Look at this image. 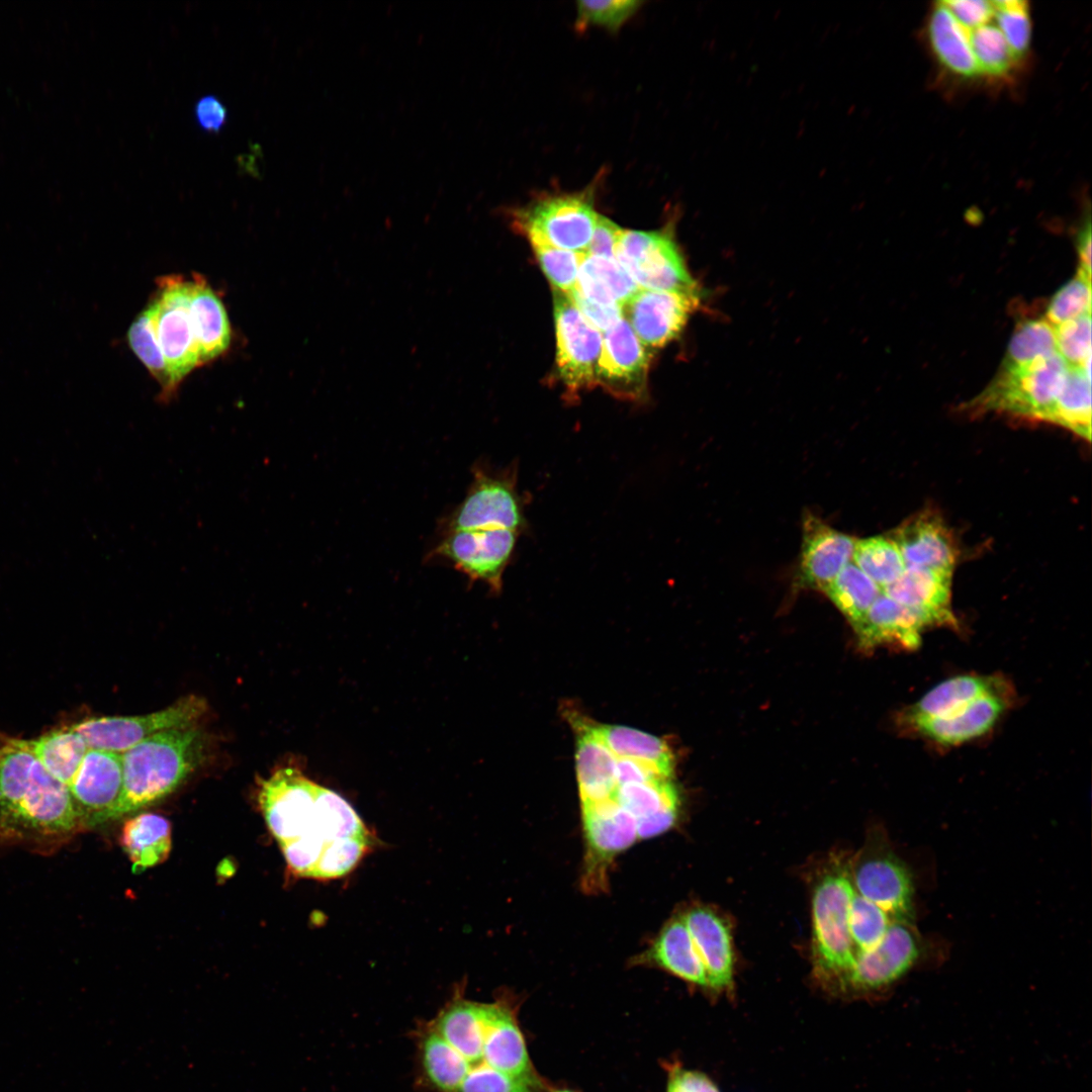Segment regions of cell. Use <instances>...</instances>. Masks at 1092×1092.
<instances>
[{"instance_id":"1","label":"cell","mask_w":1092,"mask_h":1092,"mask_svg":"<svg viewBox=\"0 0 1092 1092\" xmlns=\"http://www.w3.org/2000/svg\"><path fill=\"white\" fill-rule=\"evenodd\" d=\"M83 827L68 787L44 767L28 739L0 732V839L48 847Z\"/></svg>"},{"instance_id":"2","label":"cell","mask_w":1092,"mask_h":1092,"mask_svg":"<svg viewBox=\"0 0 1092 1092\" xmlns=\"http://www.w3.org/2000/svg\"><path fill=\"white\" fill-rule=\"evenodd\" d=\"M207 735L197 725L158 733L121 754L118 817L174 792L205 759Z\"/></svg>"},{"instance_id":"3","label":"cell","mask_w":1092,"mask_h":1092,"mask_svg":"<svg viewBox=\"0 0 1092 1092\" xmlns=\"http://www.w3.org/2000/svg\"><path fill=\"white\" fill-rule=\"evenodd\" d=\"M854 888L849 867L830 866L812 895V960L818 979L842 988L854 964L849 910Z\"/></svg>"},{"instance_id":"4","label":"cell","mask_w":1092,"mask_h":1092,"mask_svg":"<svg viewBox=\"0 0 1092 1092\" xmlns=\"http://www.w3.org/2000/svg\"><path fill=\"white\" fill-rule=\"evenodd\" d=\"M593 186L578 192L540 194L511 211L513 225L531 244L586 253L599 216Z\"/></svg>"},{"instance_id":"5","label":"cell","mask_w":1092,"mask_h":1092,"mask_svg":"<svg viewBox=\"0 0 1092 1092\" xmlns=\"http://www.w3.org/2000/svg\"><path fill=\"white\" fill-rule=\"evenodd\" d=\"M1069 366L1059 353L1015 370H1000L968 406L1052 422Z\"/></svg>"},{"instance_id":"6","label":"cell","mask_w":1092,"mask_h":1092,"mask_svg":"<svg viewBox=\"0 0 1092 1092\" xmlns=\"http://www.w3.org/2000/svg\"><path fill=\"white\" fill-rule=\"evenodd\" d=\"M472 475L463 499L442 520L441 535L473 529L524 530L527 522L516 474L476 465Z\"/></svg>"},{"instance_id":"7","label":"cell","mask_w":1092,"mask_h":1092,"mask_svg":"<svg viewBox=\"0 0 1092 1092\" xmlns=\"http://www.w3.org/2000/svg\"><path fill=\"white\" fill-rule=\"evenodd\" d=\"M615 257L641 289L699 293L670 226L651 232L623 229Z\"/></svg>"},{"instance_id":"8","label":"cell","mask_w":1092,"mask_h":1092,"mask_svg":"<svg viewBox=\"0 0 1092 1092\" xmlns=\"http://www.w3.org/2000/svg\"><path fill=\"white\" fill-rule=\"evenodd\" d=\"M854 891L894 921L914 923V881L908 866L882 833L876 834L849 868Z\"/></svg>"},{"instance_id":"9","label":"cell","mask_w":1092,"mask_h":1092,"mask_svg":"<svg viewBox=\"0 0 1092 1092\" xmlns=\"http://www.w3.org/2000/svg\"><path fill=\"white\" fill-rule=\"evenodd\" d=\"M206 709L203 698L189 695L153 713L92 718L71 727L89 748L122 754L158 733L196 726Z\"/></svg>"},{"instance_id":"10","label":"cell","mask_w":1092,"mask_h":1092,"mask_svg":"<svg viewBox=\"0 0 1092 1092\" xmlns=\"http://www.w3.org/2000/svg\"><path fill=\"white\" fill-rule=\"evenodd\" d=\"M321 788L294 766L281 767L262 781L260 809L280 846L314 832Z\"/></svg>"},{"instance_id":"11","label":"cell","mask_w":1092,"mask_h":1092,"mask_svg":"<svg viewBox=\"0 0 1092 1092\" xmlns=\"http://www.w3.org/2000/svg\"><path fill=\"white\" fill-rule=\"evenodd\" d=\"M150 300L155 312L157 338L172 383L180 382L201 366L199 348L190 313L188 279L182 275L162 276Z\"/></svg>"},{"instance_id":"12","label":"cell","mask_w":1092,"mask_h":1092,"mask_svg":"<svg viewBox=\"0 0 1092 1092\" xmlns=\"http://www.w3.org/2000/svg\"><path fill=\"white\" fill-rule=\"evenodd\" d=\"M518 532L508 529L459 530L442 535L427 559H439L465 574L470 582L486 583L498 593L503 575L517 544Z\"/></svg>"},{"instance_id":"13","label":"cell","mask_w":1092,"mask_h":1092,"mask_svg":"<svg viewBox=\"0 0 1092 1092\" xmlns=\"http://www.w3.org/2000/svg\"><path fill=\"white\" fill-rule=\"evenodd\" d=\"M558 376L577 392L597 385L603 335L590 325L567 294L553 289Z\"/></svg>"},{"instance_id":"14","label":"cell","mask_w":1092,"mask_h":1092,"mask_svg":"<svg viewBox=\"0 0 1092 1092\" xmlns=\"http://www.w3.org/2000/svg\"><path fill=\"white\" fill-rule=\"evenodd\" d=\"M586 851L582 888L598 893L607 888V874L614 857L638 838L635 818L615 799L582 805Z\"/></svg>"},{"instance_id":"15","label":"cell","mask_w":1092,"mask_h":1092,"mask_svg":"<svg viewBox=\"0 0 1092 1092\" xmlns=\"http://www.w3.org/2000/svg\"><path fill=\"white\" fill-rule=\"evenodd\" d=\"M922 954V942L914 923L893 921L882 940L855 956L842 990L874 993L903 978Z\"/></svg>"},{"instance_id":"16","label":"cell","mask_w":1092,"mask_h":1092,"mask_svg":"<svg viewBox=\"0 0 1092 1092\" xmlns=\"http://www.w3.org/2000/svg\"><path fill=\"white\" fill-rule=\"evenodd\" d=\"M122 787L121 754L89 748L69 786L84 827L118 817Z\"/></svg>"},{"instance_id":"17","label":"cell","mask_w":1092,"mask_h":1092,"mask_svg":"<svg viewBox=\"0 0 1092 1092\" xmlns=\"http://www.w3.org/2000/svg\"><path fill=\"white\" fill-rule=\"evenodd\" d=\"M699 301V293L639 289L622 308L644 347L658 349L679 336Z\"/></svg>"},{"instance_id":"18","label":"cell","mask_w":1092,"mask_h":1092,"mask_svg":"<svg viewBox=\"0 0 1092 1092\" xmlns=\"http://www.w3.org/2000/svg\"><path fill=\"white\" fill-rule=\"evenodd\" d=\"M649 358L623 317L603 335L597 383L617 397L639 400L646 390Z\"/></svg>"},{"instance_id":"19","label":"cell","mask_w":1092,"mask_h":1092,"mask_svg":"<svg viewBox=\"0 0 1092 1092\" xmlns=\"http://www.w3.org/2000/svg\"><path fill=\"white\" fill-rule=\"evenodd\" d=\"M855 540L812 515L805 517L798 584L824 592L850 562Z\"/></svg>"},{"instance_id":"20","label":"cell","mask_w":1092,"mask_h":1092,"mask_svg":"<svg viewBox=\"0 0 1092 1092\" xmlns=\"http://www.w3.org/2000/svg\"><path fill=\"white\" fill-rule=\"evenodd\" d=\"M905 566L953 571L957 548L951 533L935 512L924 511L905 520L889 535Z\"/></svg>"},{"instance_id":"21","label":"cell","mask_w":1092,"mask_h":1092,"mask_svg":"<svg viewBox=\"0 0 1092 1092\" xmlns=\"http://www.w3.org/2000/svg\"><path fill=\"white\" fill-rule=\"evenodd\" d=\"M1008 695H985L951 714L916 720L906 727L940 745L962 744L984 735L996 724L1008 707Z\"/></svg>"},{"instance_id":"22","label":"cell","mask_w":1092,"mask_h":1092,"mask_svg":"<svg viewBox=\"0 0 1092 1092\" xmlns=\"http://www.w3.org/2000/svg\"><path fill=\"white\" fill-rule=\"evenodd\" d=\"M932 626L937 624L927 614L901 605L881 593L853 630L859 647L866 650L886 643L914 649L921 643L922 632Z\"/></svg>"},{"instance_id":"23","label":"cell","mask_w":1092,"mask_h":1092,"mask_svg":"<svg viewBox=\"0 0 1092 1092\" xmlns=\"http://www.w3.org/2000/svg\"><path fill=\"white\" fill-rule=\"evenodd\" d=\"M681 915L705 966L709 989H732L734 954L727 922L706 906L692 907Z\"/></svg>"},{"instance_id":"24","label":"cell","mask_w":1092,"mask_h":1092,"mask_svg":"<svg viewBox=\"0 0 1092 1092\" xmlns=\"http://www.w3.org/2000/svg\"><path fill=\"white\" fill-rule=\"evenodd\" d=\"M951 570L906 566L903 573L882 593L897 603L921 611L937 624L956 626L951 611Z\"/></svg>"},{"instance_id":"25","label":"cell","mask_w":1092,"mask_h":1092,"mask_svg":"<svg viewBox=\"0 0 1092 1092\" xmlns=\"http://www.w3.org/2000/svg\"><path fill=\"white\" fill-rule=\"evenodd\" d=\"M576 729L575 767L582 805L615 799L617 757L597 735L590 722L573 718Z\"/></svg>"},{"instance_id":"26","label":"cell","mask_w":1092,"mask_h":1092,"mask_svg":"<svg viewBox=\"0 0 1092 1092\" xmlns=\"http://www.w3.org/2000/svg\"><path fill=\"white\" fill-rule=\"evenodd\" d=\"M480 1065L519 1078L538 1079L531 1065L523 1033L512 1012L500 1004L485 1003Z\"/></svg>"},{"instance_id":"27","label":"cell","mask_w":1092,"mask_h":1092,"mask_svg":"<svg viewBox=\"0 0 1092 1092\" xmlns=\"http://www.w3.org/2000/svg\"><path fill=\"white\" fill-rule=\"evenodd\" d=\"M188 292L190 313L203 365L228 350L232 341V329L222 300L202 275H191L188 279Z\"/></svg>"},{"instance_id":"28","label":"cell","mask_w":1092,"mask_h":1092,"mask_svg":"<svg viewBox=\"0 0 1092 1092\" xmlns=\"http://www.w3.org/2000/svg\"><path fill=\"white\" fill-rule=\"evenodd\" d=\"M636 962L652 964L691 984L709 988L705 966L682 915L668 921Z\"/></svg>"},{"instance_id":"29","label":"cell","mask_w":1092,"mask_h":1092,"mask_svg":"<svg viewBox=\"0 0 1092 1092\" xmlns=\"http://www.w3.org/2000/svg\"><path fill=\"white\" fill-rule=\"evenodd\" d=\"M1005 692H1009V688L996 675H958L935 686L909 706L902 721L906 725L916 720L946 716L980 697Z\"/></svg>"},{"instance_id":"30","label":"cell","mask_w":1092,"mask_h":1092,"mask_svg":"<svg viewBox=\"0 0 1092 1092\" xmlns=\"http://www.w3.org/2000/svg\"><path fill=\"white\" fill-rule=\"evenodd\" d=\"M928 35L935 56L948 71L966 78L981 74L969 30L954 18L942 1L937 2L931 11Z\"/></svg>"},{"instance_id":"31","label":"cell","mask_w":1092,"mask_h":1092,"mask_svg":"<svg viewBox=\"0 0 1092 1092\" xmlns=\"http://www.w3.org/2000/svg\"><path fill=\"white\" fill-rule=\"evenodd\" d=\"M575 289L596 303L619 304L623 307L641 288L616 259L585 254L579 266Z\"/></svg>"},{"instance_id":"32","label":"cell","mask_w":1092,"mask_h":1092,"mask_svg":"<svg viewBox=\"0 0 1092 1092\" xmlns=\"http://www.w3.org/2000/svg\"><path fill=\"white\" fill-rule=\"evenodd\" d=\"M121 844L132 872L139 874L163 862L171 849V825L163 816L143 813L128 819L122 828Z\"/></svg>"},{"instance_id":"33","label":"cell","mask_w":1092,"mask_h":1092,"mask_svg":"<svg viewBox=\"0 0 1092 1092\" xmlns=\"http://www.w3.org/2000/svg\"><path fill=\"white\" fill-rule=\"evenodd\" d=\"M597 735L617 758H630L655 767L671 778L672 753L659 737L622 725H594Z\"/></svg>"},{"instance_id":"34","label":"cell","mask_w":1092,"mask_h":1092,"mask_svg":"<svg viewBox=\"0 0 1092 1092\" xmlns=\"http://www.w3.org/2000/svg\"><path fill=\"white\" fill-rule=\"evenodd\" d=\"M28 743L52 776L68 787L77 775L89 747L70 727L54 729Z\"/></svg>"},{"instance_id":"35","label":"cell","mask_w":1092,"mask_h":1092,"mask_svg":"<svg viewBox=\"0 0 1092 1092\" xmlns=\"http://www.w3.org/2000/svg\"><path fill=\"white\" fill-rule=\"evenodd\" d=\"M128 344L136 357L161 386L159 399L169 402L176 393L161 350L155 324V312L149 302L131 323L127 332Z\"/></svg>"},{"instance_id":"36","label":"cell","mask_w":1092,"mask_h":1092,"mask_svg":"<svg viewBox=\"0 0 1092 1092\" xmlns=\"http://www.w3.org/2000/svg\"><path fill=\"white\" fill-rule=\"evenodd\" d=\"M1051 423L1091 438V368H1069Z\"/></svg>"},{"instance_id":"37","label":"cell","mask_w":1092,"mask_h":1092,"mask_svg":"<svg viewBox=\"0 0 1092 1092\" xmlns=\"http://www.w3.org/2000/svg\"><path fill=\"white\" fill-rule=\"evenodd\" d=\"M824 593L855 629L882 589L850 561Z\"/></svg>"},{"instance_id":"38","label":"cell","mask_w":1092,"mask_h":1092,"mask_svg":"<svg viewBox=\"0 0 1092 1092\" xmlns=\"http://www.w3.org/2000/svg\"><path fill=\"white\" fill-rule=\"evenodd\" d=\"M1057 352L1055 327L1044 317L1020 323L1009 343L1001 370L1026 367Z\"/></svg>"},{"instance_id":"39","label":"cell","mask_w":1092,"mask_h":1092,"mask_svg":"<svg viewBox=\"0 0 1092 1092\" xmlns=\"http://www.w3.org/2000/svg\"><path fill=\"white\" fill-rule=\"evenodd\" d=\"M851 560L881 589L894 582L906 567L889 535L855 540Z\"/></svg>"},{"instance_id":"40","label":"cell","mask_w":1092,"mask_h":1092,"mask_svg":"<svg viewBox=\"0 0 1092 1092\" xmlns=\"http://www.w3.org/2000/svg\"><path fill=\"white\" fill-rule=\"evenodd\" d=\"M615 800L635 820L679 808L678 794L670 779L619 786Z\"/></svg>"},{"instance_id":"41","label":"cell","mask_w":1092,"mask_h":1092,"mask_svg":"<svg viewBox=\"0 0 1092 1092\" xmlns=\"http://www.w3.org/2000/svg\"><path fill=\"white\" fill-rule=\"evenodd\" d=\"M894 920L882 908L854 893L849 910V933L855 956L876 946Z\"/></svg>"},{"instance_id":"42","label":"cell","mask_w":1092,"mask_h":1092,"mask_svg":"<svg viewBox=\"0 0 1092 1092\" xmlns=\"http://www.w3.org/2000/svg\"><path fill=\"white\" fill-rule=\"evenodd\" d=\"M969 33L981 73L999 77L1010 71L1016 59L996 24L988 22Z\"/></svg>"},{"instance_id":"43","label":"cell","mask_w":1092,"mask_h":1092,"mask_svg":"<svg viewBox=\"0 0 1092 1092\" xmlns=\"http://www.w3.org/2000/svg\"><path fill=\"white\" fill-rule=\"evenodd\" d=\"M642 4L636 0L577 1L575 29L584 31L590 26H599L617 32Z\"/></svg>"},{"instance_id":"44","label":"cell","mask_w":1092,"mask_h":1092,"mask_svg":"<svg viewBox=\"0 0 1092 1092\" xmlns=\"http://www.w3.org/2000/svg\"><path fill=\"white\" fill-rule=\"evenodd\" d=\"M1091 314V275L1078 269L1077 275L1053 296L1045 318L1054 326Z\"/></svg>"},{"instance_id":"45","label":"cell","mask_w":1092,"mask_h":1092,"mask_svg":"<svg viewBox=\"0 0 1092 1092\" xmlns=\"http://www.w3.org/2000/svg\"><path fill=\"white\" fill-rule=\"evenodd\" d=\"M996 25L1002 32L1016 61L1028 50L1031 24L1027 2L1021 0L992 1Z\"/></svg>"},{"instance_id":"46","label":"cell","mask_w":1092,"mask_h":1092,"mask_svg":"<svg viewBox=\"0 0 1092 1092\" xmlns=\"http://www.w3.org/2000/svg\"><path fill=\"white\" fill-rule=\"evenodd\" d=\"M540 266L553 286L565 294L576 286L579 266L585 253L557 249L545 244H531Z\"/></svg>"},{"instance_id":"47","label":"cell","mask_w":1092,"mask_h":1092,"mask_svg":"<svg viewBox=\"0 0 1092 1092\" xmlns=\"http://www.w3.org/2000/svg\"><path fill=\"white\" fill-rule=\"evenodd\" d=\"M1057 352L1072 368H1091V314L1055 327Z\"/></svg>"},{"instance_id":"48","label":"cell","mask_w":1092,"mask_h":1092,"mask_svg":"<svg viewBox=\"0 0 1092 1092\" xmlns=\"http://www.w3.org/2000/svg\"><path fill=\"white\" fill-rule=\"evenodd\" d=\"M538 1079L515 1077L485 1065L472 1068L457 1092H536Z\"/></svg>"},{"instance_id":"49","label":"cell","mask_w":1092,"mask_h":1092,"mask_svg":"<svg viewBox=\"0 0 1092 1092\" xmlns=\"http://www.w3.org/2000/svg\"><path fill=\"white\" fill-rule=\"evenodd\" d=\"M567 295L583 317L602 334L624 317L623 308L619 304L603 305L596 303L581 296L575 288Z\"/></svg>"},{"instance_id":"50","label":"cell","mask_w":1092,"mask_h":1092,"mask_svg":"<svg viewBox=\"0 0 1092 1092\" xmlns=\"http://www.w3.org/2000/svg\"><path fill=\"white\" fill-rule=\"evenodd\" d=\"M942 3L954 18L968 30L986 24L994 16L992 1L985 0H947Z\"/></svg>"},{"instance_id":"51","label":"cell","mask_w":1092,"mask_h":1092,"mask_svg":"<svg viewBox=\"0 0 1092 1092\" xmlns=\"http://www.w3.org/2000/svg\"><path fill=\"white\" fill-rule=\"evenodd\" d=\"M623 229L599 214L586 255L616 259V249Z\"/></svg>"},{"instance_id":"52","label":"cell","mask_w":1092,"mask_h":1092,"mask_svg":"<svg viewBox=\"0 0 1092 1092\" xmlns=\"http://www.w3.org/2000/svg\"><path fill=\"white\" fill-rule=\"evenodd\" d=\"M194 117L201 129L218 132L226 123L228 109L218 97L205 95L196 101Z\"/></svg>"},{"instance_id":"53","label":"cell","mask_w":1092,"mask_h":1092,"mask_svg":"<svg viewBox=\"0 0 1092 1092\" xmlns=\"http://www.w3.org/2000/svg\"><path fill=\"white\" fill-rule=\"evenodd\" d=\"M666 1092H720L716 1084L699 1071L672 1067Z\"/></svg>"},{"instance_id":"54","label":"cell","mask_w":1092,"mask_h":1092,"mask_svg":"<svg viewBox=\"0 0 1092 1092\" xmlns=\"http://www.w3.org/2000/svg\"><path fill=\"white\" fill-rule=\"evenodd\" d=\"M616 778L618 787L625 784L647 783L670 779L663 776L655 767L630 758H617Z\"/></svg>"},{"instance_id":"55","label":"cell","mask_w":1092,"mask_h":1092,"mask_svg":"<svg viewBox=\"0 0 1092 1092\" xmlns=\"http://www.w3.org/2000/svg\"><path fill=\"white\" fill-rule=\"evenodd\" d=\"M1077 243L1080 258L1079 269L1091 275V222L1089 218L1080 231Z\"/></svg>"},{"instance_id":"56","label":"cell","mask_w":1092,"mask_h":1092,"mask_svg":"<svg viewBox=\"0 0 1092 1092\" xmlns=\"http://www.w3.org/2000/svg\"><path fill=\"white\" fill-rule=\"evenodd\" d=\"M554 1092H573V1091L568 1090V1089H559V1090H556Z\"/></svg>"}]
</instances>
